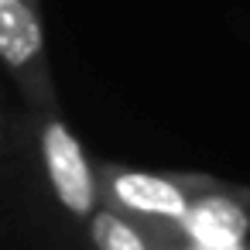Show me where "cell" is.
I'll return each instance as SVG.
<instances>
[{"label":"cell","instance_id":"1","mask_svg":"<svg viewBox=\"0 0 250 250\" xmlns=\"http://www.w3.org/2000/svg\"><path fill=\"white\" fill-rule=\"evenodd\" d=\"M100 185L110 206H117L130 219L168 223V226H178L188 216L192 202L202 192L216 188V182L202 175H154L134 168H103Z\"/></svg>","mask_w":250,"mask_h":250},{"label":"cell","instance_id":"5","mask_svg":"<svg viewBox=\"0 0 250 250\" xmlns=\"http://www.w3.org/2000/svg\"><path fill=\"white\" fill-rule=\"evenodd\" d=\"M89 236H93L96 250H154L147 229L137 219H130L127 212H120L117 206H106V209L93 212Z\"/></svg>","mask_w":250,"mask_h":250},{"label":"cell","instance_id":"2","mask_svg":"<svg viewBox=\"0 0 250 250\" xmlns=\"http://www.w3.org/2000/svg\"><path fill=\"white\" fill-rule=\"evenodd\" d=\"M0 62L42 110H55L38 0H0Z\"/></svg>","mask_w":250,"mask_h":250},{"label":"cell","instance_id":"3","mask_svg":"<svg viewBox=\"0 0 250 250\" xmlns=\"http://www.w3.org/2000/svg\"><path fill=\"white\" fill-rule=\"evenodd\" d=\"M42 161H45V175H48L59 202L72 216H93L100 192H103L100 175L93 171L79 137L59 117H48L42 127Z\"/></svg>","mask_w":250,"mask_h":250},{"label":"cell","instance_id":"4","mask_svg":"<svg viewBox=\"0 0 250 250\" xmlns=\"http://www.w3.org/2000/svg\"><path fill=\"white\" fill-rule=\"evenodd\" d=\"M178 233L195 250H243L250 236V212L236 195L216 185L192 202L188 216L178 223Z\"/></svg>","mask_w":250,"mask_h":250}]
</instances>
